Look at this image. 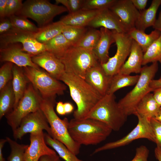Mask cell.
<instances>
[{"label": "cell", "instance_id": "6da1fadb", "mask_svg": "<svg viewBox=\"0 0 161 161\" xmlns=\"http://www.w3.org/2000/svg\"><path fill=\"white\" fill-rule=\"evenodd\" d=\"M69 87L70 96L77 109L74 112V118H85L103 96L84 79L73 74L65 72L60 77Z\"/></svg>", "mask_w": 161, "mask_h": 161}, {"label": "cell", "instance_id": "7a4b0ae2", "mask_svg": "<svg viewBox=\"0 0 161 161\" xmlns=\"http://www.w3.org/2000/svg\"><path fill=\"white\" fill-rule=\"evenodd\" d=\"M69 133L76 142L81 145H96L104 141L112 130L105 123L90 118H73L68 125Z\"/></svg>", "mask_w": 161, "mask_h": 161}, {"label": "cell", "instance_id": "3957f363", "mask_svg": "<svg viewBox=\"0 0 161 161\" xmlns=\"http://www.w3.org/2000/svg\"><path fill=\"white\" fill-rule=\"evenodd\" d=\"M158 69L157 62L152 63L149 66H144L134 88L117 102L119 107L127 117L134 115L136 106L140 101L147 94L154 91L150 87V84Z\"/></svg>", "mask_w": 161, "mask_h": 161}, {"label": "cell", "instance_id": "277c9868", "mask_svg": "<svg viewBox=\"0 0 161 161\" xmlns=\"http://www.w3.org/2000/svg\"><path fill=\"white\" fill-rule=\"evenodd\" d=\"M55 103V98H42L40 104V109L51 128L52 137L62 143L77 155L80 153L81 145L75 142L69 133L68 125L69 121L68 119L65 117L61 119L56 114L54 109Z\"/></svg>", "mask_w": 161, "mask_h": 161}, {"label": "cell", "instance_id": "5b68a950", "mask_svg": "<svg viewBox=\"0 0 161 161\" xmlns=\"http://www.w3.org/2000/svg\"><path fill=\"white\" fill-rule=\"evenodd\" d=\"M115 99L114 94H106L103 96L85 118L99 120L112 131H119L126 122L127 117L121 110Z\"/></svg>", "mask_w": 161, "mask_h": 161}, {"label": "cell", "instance_id": "8992f818", "mask_svg": "<svg viewBox=\"0 0 161 161\" xmlns=\"http://www.w3.org/2000/svg\"><path fill=\"white\" fill-rule=\"evenodd\" d=\"M67 11L65 7L52 4L48 0H27L15 15L31 18L41 28L51 23L56 16Z\"/></svg>", "mask_w": 161, "mask_h": 161}, {"label": "cell", "instance_id": "52a82bcc", "mask_svg": "<svg viewBox=\"0 0 161 161\" xmlns=\"http://www.w3.org/2000/svg\"><path fill=\"white\" fill-rule=\"evenodd\" d=\"M59 59L65 72L84 79L88 71L100 63L93 50L77 46L70 47Z\"/></svg>", "mask_w": 161, "mask_h": 161}, {"label": "cell", "instance_id": "ba28073f", "mask_svg": "<svg viewBox=\"0 0 161 161\" xmlns=\"http://www.w3.org/2000/svg\"><path fill=\"white\" fill-rule=\"evenodd\" d=\"M24 73L29 81L44 99L55 98L56 95L64 94L66 85L40 69L27 66L23 67Z\"/></svg>", "mask_w": 161, "mask_h": 161}, {"label": "cell", "instance_id": "9c48e42d", "mask_svg": "<svg viewBox=\"0 0 161 161\" xmlns=\"http://www.w3.org/2000/svg\"><path fill=\"white\" fill-rule=\"evenodd\" d=\"M38 92L31 83L29 84L17 105L5 116L13 131L18 127L24 117L40 109L42 97Z\"/></svg>", "mask_w": 161, "mask_h": 161}, {"label": "cell", "instance_id": "30bf717a", "mask_svg": "<svg viewBox=\"0 0 161 161\" xmlns=\"http://www.w3.org/2000/svg\"><path fill=\"white\" fill-rule=\"evenodd\" d=\"M35 33L14 28L9 32L0 35V48L9 44L20 43L25 52L35 56L46 50L44 44L38 41Z\"/></svg>", "mask_w": 161, "mask_h": 161}, {"label": "cell", "instance_id": "8fae6325", "mask_svg": "<svg viewBox=\"0 0 161 161\" xmlns=\"http://www.w3.org/2000/svg\"><path fill=\"white\" fill-rule=\"evenodd\" d=\"M138 122L137 126L127 135L117 140L107 143L96 149L93 154L103 151L113 149L128 145L133 141L144 138L155 143V140L150 122V120L136 115Z\"/></svg>", "mask_w": 161, "mask_h": 161}, {"label": "cell", "instance_id": "7c38bea8", "mask_svg": "<svg viewBox=\"0 0 161 161\" xmlns=\"http://www.w3.org/2000/svg\"><path fill=\"white\" fill-rule=\"evenodd\" d=\"M114 37L117 46V51L107 62L102 64L106 74L112 77L117 74L129 55L132 39L126 33H118L114 30Z\"/></svg>", "mask_w": 161, "mask_h": 161}, {"label": "cell", "instance_id": "4fadbf2b", "mask_svg": "<svg viewBox=\"0 0 161 161\" xmlns=\"http://www.w3.org/2000/svg\"><path fill=\"white\" fill-rule=\"evenodd\" d=\"M44 130L52 137L51 128L40 109L24 117L18 127L13 131V135L15 140H20L27 133H37L43 131Z\"/></svg>", "mask_w": 161, "mask_h": 161}, {"label": "cell", "instance_id": "5bb4252c", "mask_svg": "<svg viewBox=\"0 0 161 161\" xmlns=\"http://www.w3.org/2000/svg\"><path fill=\"white\" fill-rule=\"evenodd\" d=\"M18 43L9 44L0 49L1 62H10L21 67H31L40 69L32 61L33 56L23 50V47Z\"/></svg>", "mask_w": 161, "mask_h": 161}, {"label": "cell", "instance_id": "9a60e30c", "mask_svg": "<svg viewBox=\"0 0 161 161\" xmlns=\"http://www.w3.org/2000/svg\"><path fill=\"white\" fill-rule=\"evenodd\" d=\"M109 9L119 18L127 33L135 28L140 12L131 0H116Z\"/></svg>", "mask_w": 161, "mask_h": 161}, {"label": "cell", "instance_id": "2e32d148", "mask_svg": "<svg viewBox=\"0 0 161 161\" xmlns=\"http://www.w3.org/2000/svg\"><path fill=\"white\" fill-rule=\"evenodd\" d=\"M30 143L25 152V161H39L42 156L56 154L55 151L46 144L43 131L30 134Z\"/></svg>", "mask_w": 161, "mask_h": 161}, {"label": "cell", "instance_id": "e0dca14e", "mask_svg": "<svg viewBox=\"0 0 161 161\" xmlns=\"http://www.w3.org/2000/svg\"><path fill=\"white\" fill-rule=\"evenodd\" d=\"M32 59L34 63L58 80L65 72L64 66L60 60L47 51L32 56Z\"/></svg>", "mask_w": 161, "mask_h": 161}, {"label": "cell", "instance_id": "ac0fdd59", "mask_svg": "<svg viewBox=\"0 0 161 161\" xmlns=\"http://www.w3.org/2000/svg\"><path fill=\"white\" fill-rule=\"evenodd\" d=\"M87 26L92 28L104 27L118 33H126L118 17L109 9L100 10Z\"/></svg>", "mask_w": 161, "mask_h": 161}, {"label": "cell", "instance_id": "d6986e66", "mask_svg": "<svg viewBox=\"0 0 161 161\" xmlns=\"http://www.w3.org/2000/svg\"><path fill=\"white\" fill-rule=\"evenodd\" d=\"M112 77L106 74L99 63L88 71L84 80L103 96L107 94Z\"/></svg>", "mask_w": 161, "mask_h": 161}, {"label": "cell", "instance_id": "ffe728a7", "mask_svg": "<svg viewBox=\"0 0 161 161\" xmlns=\"http://www.w3.org/2000/svg\"><path fill=\"white\" fill-rule=\"evenodd\" d=\"M143 55L144 53L141 47L132 39L129 58L118 73L128 75H130L132 73H140Z\"/></svg>", "mask_w": 161, "mask_h": 161}, {"label": "cell", "instance_id": "44dd1931", "mask_svg": "<svg viewBox=\"0 0 161 161\" xmlns=\"http://www.w3.org/2000/svg\"><path fill=\"white\" fill-rule=\"evenodd\" d=\"M100 40L93 51L102 65L107 62L110 58L109 50L111 45L115 42V40L112 30L104 27L100 28Z\"/></svg>", "mask_w": 161, "mask_h": 161}, {"label": "cell", "instance_id": "7402d4cb", "mask_svg": "<svg viewBox=\"0 0 161 161\" xmlns=\"http://www.w3.org/2000/svg\"><path fill=\"white\" fill-rule=\"evenodd\" d=\"M99 10L82 9L75 12L69 13L59 21L65 25L85 27L88 26Z\"/></svg>", "mask_w": 161, "mask_h": 161}, {"label": "cell", "instance_id": "603a6c76", "mask_svg": "<svg viewBox=\"0 0 161 161\" xmlns=\"http://www.w3.org/2000/svg\"><path fill=\"white\" fill-rule=\"evenodd\" d=\"M161 0H153L150 6L140 12V14L135 25V28L145 32L147 28L153 26L156 21V14Z\"/></svg>", "mask_w": 161, "mask_h": 161}, {"label": "cell", "instance_id": "cb8c5ba5", "mask_svg": "<svg viewBox=\"0 0 161 161\" xmlns=\"http://www.w3.org/2000/svg\"><path fill=\"white\" fill-rule=\"evenodd\" d=\"M160 107L155 100L153 94L150 92L145 95L139 102L134 115H138L150 120L154 118Z\"/></svg>", "mask_w": 161, "mask_h": 161}, {"label": "cell", "instance_id": "d4e9b609", "mask_svg": "<svg viewBox=\"0 0 161 161\" xmlns=\"http://www.w3.org/2000/svg\"><path fill=\"white\" fill-rule=\"evenodd\" d=\"M21 68L14 64L12 69V83L15 97L14 108L23 96L29 81Z\"/></svg>", "mask_w": 161, "mask_h": 161}, {"label": "cell", "instance_id": "484cf974", "mask_svg": "<svg viewBox=\"0 0 161 161\" xmlns=\"http://www.w3.org/2000/svg\"><path fill=\"white\" fill-rule=\"evenodd\" d=\"M130 38L134 40L141 47L144 53L151 45L160 36L161 33L154 30L149 34L134 28L127 33Z\"/></svg>", "mask_w": 161, "mask_h": 161}, {"label": "cell", "instance_id": "4316f807", "mask_svg": "<svg viewBox=\"0 0 161 161\" xmlns=\"http://www.w3.org/2000/svg\"><path fill=\"white\" fill-rule=\"evenodd\" d=\"M65 25L59 21L51 23L44 27L39 28L35 33V37L39 42L44 44L62 33Z\"/></svg>", "mask_w": 161, "mask_h": 161}, {"label": "cell", "instance_id": "83f0119b", "mask_svg": "<svg viewBox=\"0 0 161 161\" xmlns=\"http://www.w3.org/2000/svg\"><path fill=\"white\" fill-rule=\"evenodd\" d=\"M0 91V119L1 120L3 117L10 113L14 107L15 97L12 81H10Z\"/></svg>", "mask_w": 161, "mask_h": 161}, {"label": "cell", "instance_id": "f1b7e54d", "mask_svg": "<svg viewBox=\"0 0 161 161\" xmlns=\"http://www.w3.org/2000/svg\"><path fill=\"white\" fill-rule=\"evenodd\" d=\"M46 50L59 59L72 45L61 33L44 44Z\"/></svg>", "mask_w": 161, "mask_h": 161}, {"label": "cell", "instance_id": "f546056e", "mask_svg": "<svg viewBox=\"0 0 161 161\" xmlns=\"http://www.w3.org/2000/svg\"><path fill=\"white\" fill-rule=\"evenodd\" d=\"M140 75L131 76L118 73L112 76L106 94H114L119 89L128 86L135 85Z\"/></svg>", "mask_w": 161, "mask_h": 161}, {"label": "cell", "instance_id": "4dcf8cb0", "mask_svg": "<svg viewBox=\"0 0 161 161\" xmlns=\"http://www.w3.org/2000/svg\"><path fill=\"white\" fill-rule=\"evenodd\" d=\"M44 137L46 144L52 148L59 157L65 161H83L79 159L62 143L53 138L47 133H44Z\"/></svg>", "mask_w": 161, "mask_h": 161}, {"label": "cell", "instance_id": "1f68e13d", "mask_svg": "<svg viewBox=\"0 0 161 161\" xmlns=\"http://www.w3.org/2000/svg\"><path fill=\"white\" fill-rule=\"evenodd\" d=\"M100 36V30L93 28L88 29L75 46L93 50L97 44Z\"/></svg>", "mask_w": 161, "mask_h": 161}, {"label": "cell", "instance_id": "d6a6232c", "mask_svg": "<svg viewBox=\"0 0 161 161\" xmlns=\"http://www.w3.org/2000/svg\"><path fill=\"white\" fill-rule=\"evenodd\" d=\"M158 62L161 64V34L144 53L142 65Z\"/></svg>", "mask_w": 161, "mask_h": 161}, {"label": "cell", "instance_id": "836d02e7", "mask_svg": "<svg viewBox=\"0 0 161 161\" xmlns=\"http://www.w3.org/2000/svg\"><path fill=\"white\" fill-rule=\"evenodd\" d=\"M87 30L85 27L65 25L62 33L73 46H75Z\"/></svg>", "mask_w": 161, "mask_h": 161}, {"label": "cell", "instance_id": "e575fe53", "mask_svg": "<svg viewBox=\"0 0 161 161\" xmlns=\"http://www.w3.org/2000/svg\"><path fill=\"white\" fill-rule=\"evenodd\" d=\"M6 139L11 149L10 153L7 158L8 161H25L24 153L28 145L19 144L8 137Z\"/></svg>", "mask_w": 161, "mask_h": 161}, {"label": "cell", "instance_id": "d590c367", "mask_svg": "<svg viewBox=\"0 0 161 161\" xmlns=\"http://www.w3.org/2000/svg\"><path fill=\"white\" fill-rule=\"evenodd\" d=\"M8 18L15 28L33 33L37 32L38 30L39 27H37L26 18L17 15H13Z\"/></svg>", "mask_w": 161, "mask_h": 161}, {"label": "cell", "instance_id": "8d00e7d4", "mask_svg": "<svg viewBox=\"0 0 161 161\" xmlns=\"http://www.w3.org/2000/svg\"><path fill=\"white\" fill-rule=\"evenodd\" d=\"M116 0H85L83 9L100 10L109 9Z\"/></svg>", "mask_w": 161, "mask_h": 161}, {"label": "cell", "instance_id": "74e56055", "mask_svg": "<svg viewBox=\"0 0 161 161\" xmlns=\"http://www.w3.org/2000/svg\"><path fill=\"white\" fill-rule=\"evenodd\" d=\"M14 64L6 62L0 68V90L13 78L12 69Z\"/></svg>", "mask_w": 161, "mask_h": 161}, {"label": "cell", "instance_id": "f35d334b", "mask_svg": "<svg viewBox=\"0 0 161 161\" xmlns=\"http://www.w3.org/2000/svg\"><path fill=\"white\" fill-rule=\"evenodd\" d=\"M85 0H56V4H61L65 6L69 13L77 12L83 8Z\"/></svg>", "mask_w": 161, "mask_h": 161}, {"label": "cell", "instance_id": "ab89813d", "mask_svg": "<svg viewBox=\"0 0 161 161\" xmlns=\"http://www.w3.org/2000/svg\"><path fill=\"white\" fill-rule=\"evenodd\" d=\"M23 6L21 0H7L6 16L9 18L16 15L21 9Z\"/></svg>", "mask_w": 161, "mask_h": 161}, {"label": "cell", "instance_id": "60d3db41", "mask_svg": "<svg viewBox=\"0 0 161 161\" xmlns=\"http://www.w3.org/2000/svg\"><path fill=\"white\" fill-rule=\"evenodd\" d=\"M150 122L157 147L161 150V123L154 118L151 119Z\"/></svg>", "mask_w": 161, "mask_h": 161}, {"label": "cell", "instance_id": "b9f144b4", "mask_svg": "<svg viewBox=\"0 0 161 161\" xmlns=\"http://www.w3.org/2000/svg\"><path fill=\"white\" fill-rule=\"evenodd\" d=\"M149 152L145 146L141 145L136 148L135 155L131 161H148Z\"/></svg>", "mask_w": 161, "mask_h": 161}, {"label": "cell", "instance_id": "7bdbcfd3", "mask_svg": "<svg viewBox=\"0 0 161 161\" xmlns=\"http://www.w3.org/2000/svg\"><path fill=\"white\" fill-rule=\"evenodd\" d=\"M5 18L0 19V35L9 32L14 28L9 18Z\"/></svg>", "mask_w": 161, "mask_h": 161}, {"label": "cell", "instance_id": "ee69618b", "mask_svg": "<svg viewBox=\"0 0 161 161\" xmlns=\"http://www.w3.org/2000/svg\"><path fill=\"white\" fill-rule=\"evenodd\" d=\"M135 7L138 10L142 11L145 9L148 0H131Z\"/></svg>", "mask_w": 161, "mask_h": 161}, {"label": "cell", "instance_id": "f6af8a7d", "mask_svg": "<svg viewBox=\"0 0 161 161\" xmlns=\"http://www.w3.org/2000/svg\"><path fill=\"white\" fill-rule=\"evenodd\" d=\"M7 0H0V18L3 19L6 16V12Z\"/></svg>", "mask_w": 161, "mask_h": 161}, {"label": "cell", "instance_id": "bcb514c9", "mask_svg": "<svg viewBox=\"0 0 161 161\" xmlns=\"http://www.w3.org/2000/svg\"><path fill=\"white\" fill-rule=\"evenodd\" d=\"M153 92L155 100L159 106L161 107V88L154 89Z\"/></svg>", "mask_w": 161, "mask_h": 161}, {"label": "cell", "instance_id": "7dc6e473", "mask_svg": "<svg viewBox=\"0 0 161 161\" xmlns=\"http://www.w3.org/2000/svg\"><path fill=\"white\" fill-rule=\"evenodd\" d=\"M59 157L56 154L53 155H46L41 157L39 161H56Z\"/></svg>", "mask_w": 161, "mask_h": 161}, {"label": "cell", "instance_id": "c3c4849f", "mask_svg": "<svg viewBox=\"0 0 161 161\" xmlns=\"http://www.w3.org/2000/svg\"><path fill=\"white\" fill-rule=\"evenodd\" d=\"M56 111L57 113L59 115H64L66 114L64 103L61 101H59L57 103Z\"/></svg>", "mask_w": 161, "mask_h": 161}, {"label": "cell", "instance_id": "681fc988", "mask_svg": "<svg viewBox=\"0 0 161 161\" xmlns=\"http://www.w3.org/2000/svg\"><path fill=\"white\" fill-rule=\"evenodd\" d=\"M150 87L154 90L156 89L161 88V78L157 80H152L150 83Z\"/></svg>", "mask_w": 161, "mask_h": 161}, {"label": "cell", "instance_id": "f907efd6", "mask_svg": "<svg viewBox=\"0 0 161 161\" xmlns=\"http://www.w3.org/2000/svg\"><path fill=\"white\" fill-rule=\"evenodd\" d=\"M153 27L154 30L159 31L161 33V10L159 13L158 18L156 19Z\"/></svg>", "mask_w": 161, "mask_h": 161}, {"label": "cell", "instance_id": "816d5d0a", "mask_svg": "<svg viewBox=\"0 0 161 161\" xmlns=\"http://www.w3.org/2000/svg\"><path fill=\"white\" fill-rule=\"evenodd\" d=\"M64 106L66 114L70 113L73 111L74 109V106L71 103L69 102L64 103Z\"/></svg>", "mask_w": 161, "mask_h": 161}, {"label": "cell", "instance_id": "f5cc1de1", "mask_svg": "<svg viewBox=\"0 0 161 161\" xmlns=\"http://www.w3.org/2000/svg\"><path fill=\"white\" fill-rule=\"evenodd\" d=\"M6 142H7L6 139H1L0 140V161H6L2 153V149Z\"/></svg>", "mask_w": 161, "mask_h": 161}, {"label": "cell", "instance_id": "db71d44e", "mask_svg": "<svg viewBox=\"0 0 161 161\" xmlns=\"http://www.w3.org/2000/svg\"><path fill=\"white\" fill-rule=\"evenodd\" d=\"M154 155L158 161H161V150L156 147L154 150Z\"/></svg>", "mask_w": 161, "mask_h": 161}, {"label": "cell", "instance_id": "11a10c76", "mask_svg": "<svg viewBox=\"0 0 161 161\" xmlns=\"http://www.w3.org/2000/svg\"><path fill=\"white\" fill-rule=\"evenodd\" d=\"M154 118L161 123V107H160L159 111Z\"/></svg>", "mask_w": 161, "mask_h": 161}, {"label": "cell", "instance_id": "9f6ffc18", "mask_svg": "<svg viewBox=\"0 0 161 161\" xmlns=\"http://www.w3.org/2000/svg\"><path fill=\"white\" fill-rule=\"evenodd\" d=\"M56 161H61V160L60 159V158H59L58 159V160H56Z\"/></svg>", "mask_w": 161, "mask_h": 161}, {"label": "cell", "instance_id": "6f0895ef", "mask_svg": "<svg viewBox=\"0 0 161 161\" xmlns=\"http://www.w3.org/2000/svg\"><path fill=\"white\" fill-rule=\"evenodd\" d=\"M160 78H161V76L160 77Z\"/></svg>", "mask_w": 161, "mask_h": 161}]
</instances>
